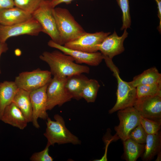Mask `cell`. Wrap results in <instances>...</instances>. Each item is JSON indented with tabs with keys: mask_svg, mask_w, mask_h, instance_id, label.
Segmentation results:
<instances>
[{
	"mask_svg": "<svg viewBox=\"0 0 161 161\" xmlns=\"http://www.w3.org/2000/svg\"><path fill=\"white\" fill-rule=\"evenodd\" d=\"M39 58L48 65L53 76L67 77L76 74H88L90 72L89 67L75 63L72 57L60 50L44 51Z\"/></svg>",
	"mask_w": 161,
	"mask_h": 161,
	"instance_id": "cell-1",
	"label": "cell"
},
{
	"mask_svg": "<svg viewBox=\"0 0 161 161\" xmlns=\"http://www.w3.org/2000/svg\"><path fill=\"white\" fill-rule=\"evenodd\" d=\"M52 12L60 38V45L72 41L85 32L68 10L54 8Z\"/></svg>",
	"mask_w": 161,
	"mask_h": 161,
	"instance_id": "cell-2",
	"label": "cell"
},
{
	"mask_svg": "<svg viewBox=\"0 0 161 161\" xmlns=\"http://www.w3.org/2000/svg\"><path fill=\"white\" fill-rule=\"evenodd\" d=\"M54 118L55 121L49 117L46 122L47 127L44 134L47 140V144L54 145L68 143L74 145L80 144L81 141L71 133L66 127L63 118L58 114H55Z\"/></svg>",
	"mask_w": 161,
	"mask_h": 161,
	"instance_id": "cell-3",
	"label": "cell"
},
{
	"mask_svg": "<svg viewBox=\"0 0 161 161\" xmlns=\"http://www.w3.org/2000/svg\"><path fill=\"white\" fill-rule=\"evenodd\" d=\"M110 70L113 72L117 83V100L114 106L109 111V113L111 114L119 110L134 106L137 97L136 88L133 87L130 82L124 81L120 78L117 68L115 66Z\"/></svg>",
	"mask_w": 161,
	"mask_h": 161,
	"instance_id": "cell-4",
	"label": "cell"
},
{
	"mask_svg": "<svg viewBox=\"0 0 161 161\" xmlns=\"http://www.w3.org/2000/svg\"><path fill=\"white\" fill-rule=\"evenodd\" d=\"M50 1L43 0L32 15L41 25L42 32L48 35L54 42L60 45V36L52 12L53 8Z\"/></svg>",
	"mask_w": 161,
	"mask_h": 161,
	"instance_id": "cell-5",
	"label": "cell"
},
{
	"mask_svg": "<svg viewBox=\"0 0 161 161\" xmlns=\"http://www.w3.org/2000/svg\"><path fill=\"white\" fill-rule=\"evenodd\" d=\"M52 75L50 71L38 68L20 73L14 81L18 88L31 92L48 84Z\"/></svg>",
	"mask_w": 161,
	"mask_h": 161,
	"instance_id": "cell-6",
	"label": "cell"
},
{
	"mask_svg": "<svg viewBox=\"0 0 161 161\" xmlns=\"http://www.w3.org/2000/svg\"><path fill=\"white\" fill-rule=\"evenodd\" d=\"M66 78L54 75L49 83L46 90L47 110L57 106H61L72 98L65 87Z\"/></svg>",
	"mask_w": 161,
	"mask_h": 161,
	"instance_id": "cell-7",
	"label": "cell"
},
{
	"mask_svg": "<svg viewBox=\"0 0 161 161\" xmlns=\"http://www.w3.org/2000/svg\"><path fill=\"white\" fill-rule=\"evenodd\" d=\"M117 115L119 120V125L115 127L117 140L123 141L129 138L131 131L140 124V115L134 106L129 107L118 111Z\"/></svg>",
	"mask_w": 161,
	"mask_h": 161,
	"instance_id": "cell-8",
	"label": "cell"
},
{
	"mask_svg": "<svg viewBox=\"0 0 161 161\" xmlns=\"http://www.w3.org/2000/svg\"><path fill=\"white\" fill-rule=\"evenodd\" d=\"M42 32L41 27L33 17L25 21L10 25L0 24V43L13 37L27 35L37 36Z\"/></svg>",
	"mask_w": 161,
	"mask_h": 161,
	"instance_id": "cell-9",
	"label": "cell"
},
{
	"mask_svg": "<svg viewBox=\"0 0 161 161\" xmlns=\"http://www.w3.org/2000/svg\"><path fill=\"white\" fill-rule=\"evenodd\" d=\"M111 34L103 31L91 33L85 32L64 46L67 48L86 52L98 51V45L104 38Z\"/></svg>",
	"mask_w": 161,
	"mask_h": 161,
	"instance_id": "cell-10",
	"label": "cell"
},
{
	"mask_svg": "<svg viewBox=\"0 0 161 161\" xmlns=\"http://www.w3.org/2000/svg\"><path fill=\"white\" fill-rule=\"evenodd\" d=\"M134 106L141 117L154 120H161V95L137 99Z\"/></svg>",
	"mask_w": 161,
	"mask_h": 161,
	"instance_id": "cell-11",
	"label": "cell"
},
{
	"mask_svg": "<svg viewBox=\"0 0 161 161\" xmlns=\"http://www.w3.org/2000/svg\"><path fill=\"white\" fill-rule=\"evenodd\" d=\"M48 83L30 92L32 106L31 122L33 126L37 129L40 127L38 123V119L40 118L45 120L48 117L47 112V97L46 93Z\"/></svg>",
	"mask_w": 161,
	"mask_h": 161,
	"instance_id": "cell-12",
	"label": "cell"
},
{
	"mask_svg": "<svg viewBox=\"0 0 161 161\" xmlns=\"http://www.w3.org/2000/svg\"><path fill=\"white\" fill-rule=\"evenodd\" d=\"M47 44L49 47L56 49L64 54L70 56L78 64L84 63L91 66H97L103 60V55L98 51L88 53L72 49L56 44L51 40L48 42Z\"/></svg>",
	"mask_w": 161,
	"mask_h": 161,
	"instance_id": "cell-13",
	"label": "cell"
},
{
	"mask_svg": "<svg viewBox=\"0 0 161 161\" xmlns=\"http://www.w3.org/2000/svg\"><path fill=\"white\" fill-rule=\"evenodd\" d=\"M127 30H124L122 35L119 36L115 30L112 34L106 37L98 47V50L105 56L112 59L115 56L120 54L125 50L123 43L128 37Z\"/></svg>",
	"mask_w": 161,
	"mask_h": 161,
	"instance_id": "cell-14",
	"label": "cell"
},
{
	"mask_svg": "<svg viewBox=\"0 0 161 161\" xmlns=\"http://www.w3.org/2000/svg\"><path fill=\"white\" fill-rule=\"evenodd\" d=\"M1 121L21 130L24 129L28 123L21 111L13 102L5 108Z\"/></svg>",
	"mask_w": 161,
	"mask_h": 161,
	"instance_id": "cell-15",
	"label": "cell"
},
{
	"mask_svg": "<svg viewBox=\"0 0 161 161\" xmlns=\"http://www.w3.org/2000/svg\"><path fill=\"white\" fill-rule=\"evenodd\" d=\"M32 18V14L16 7L0 10V24L4 25L19 23Z\"/></svg>",
	"mask_w": 161,
	"mask_h": 161,
	"instance_id": "cell-16",
	"label": "cell"
},
{
	"mask_svg": "<svg viewBox=\"0 0 161 161\" xmlns=\"http://www.w3.org/2000/svg\"><path fill=\"white\" fill-rule=\"evenodd\" d=\"M18 89L14 81L0 83V121L5 108L13 102Z\"/></svg>",
	"mask_w": 161,
	"mask_h": 161,
	"instance_id": "cell-17",
	"label": "cell"
},
{
	"mask_svg": "<svg viewBox=\"0 0 161 161\" xmlns=\"http://www.w3.org/2000/svg\"><path fill=\"white\" fill-rule=\"evenodd\" d=\"M30 92L18 88L13 101L21 111L28 123L31 122L32 116Z\"/></svg>",
	"mask_w": 161,
	"mask_h": 161,
	"instance_id": "cell-18",
	"label": "cell"
},
{
	"mask_svg": "<svg viewBox=\"0 0 161 161\" xmlns=\"http://www.w3.org/2000/svg\"><path fill=\"white\" fill-rule=\"evenodd\" d=\"M161 133L160 131L156 134H147L144 151L141 155L143 160L150 161L161 152Z\"/></svg>",
	"mask_w": 161,
	"mask_h": 161,
	"instance_id": "cell-19",
	"label": "cell"
},
{
	"mask_svg": "<svg viewBox=\"0 0 161 161\" xmlns=\"http://www.w3.org/2000/svg\"><path fill=\"white\" fill-rule=\"evenodd\" d=\"M89 79L82 74L67 77L65 86L72 98L79 100L81 98L80 93Z\"/></svg>",
	"mask_w": 161,
	"mask_h": 161,
	"instance_id": "cell-20",
	"label": "cell"
},
{
	"mask_svg": "<svg viewBox=\"0 0 161 161\" xmlns=\"http://www.w3.org/2000/svg\"><path fill=\"white\" fill-rule=\"evenodd\" d=\"M130 82L135 88L140 86L161 83V74L156 67H152L134 77Z\"/></svg>",
	"mask_w": 161,
	"mask_h": 161,
	"instance_id": "cell-21",
	"label": "cell"
},
{
	"mask_svg": "<svg viewBox=\"0 0 161 161\" xmlns=\"http://www.w3.org/2000/svg\"><path fill=\"white\" fill-rule=\"evenodd\" d=\"M124 153L123 157L127 161H136L143 154L145 144L137 143L129 138L123 141Z\"/></svg>",
	"mask_w": 161,
	"mask_h": 161,
	"instance_id": "cell-22",
	"label": "cell"
},
{
	"mask_svg": "<svg viewBox=\"0 0 161 161\" xmlns=\"http://www.w3.org/2000/svg\"><path fill=\"white\" fill-rule=\"evenodd\" d=\"M100 85L97 80L94 79H89L83 88L80 96L87 103L94 102L97 97Z\"/></svg>",
	"mask_w": 161,
	"mask_h": 161,
	"instance_id": "cell-23",
	"label": "cell"
},
{
	"mask_svg": "<svg viewBox=\"0 0 161 161\" xmlns=\"http://www.w3.org/2000/svg\"><path fill=\"white\" fill-rule=\"evenodd\" d=\"M137 99L140 98L161 95V83L140 86L136 87Z\"/></svg>",
	"mask_w": 161,
	"mask_h": 161,
	"instance_id": "cell-24",
	"label": "cell"
},
{
	"mask_svg": "<svg viewBox=\"0 0 161 161\" xmlns=\"http://www.w3.org/2000/svg\"><path fill=\"white\" fill-rule=\"evenodd\" d=\"M116 1L122 14V24L120 30H127L130 27L131 22L129 0H116Z\"/></svg>",
	"mask_w": 161,
	"mask_h": 161,
	"instance_id": "cell-25",
	"label": "cell"
},
{
	"mask_svg": "<svg viewBox=\"0 0 161 161\" xmlns=\"http://www.w3.org/2000/svg\"><path fill=\"white\" fill-rule=\"evenodd\" d=\"M140 121L141 125L147 134H156L160 131L161 120L150 119L140 116Z\"/></svg>",
	"mask_w": 161,
	"mask_h": 161,
	"instance_id": "cell-26",
	"label": "cell"
},
{
	"mask_svg": "<svg viewBox=\"0 0 161 161\" xmlns=\"http://www.w3.org/2000/svg\"><path fill=\"white\" fill-rule=\"evenodd\" d=\"M44 0H14L15 6L31 14L39 7Z\"/></svg>",
	"mask_w": 161,
	"mask_h": 161,
	"instance_id": "cell-27",
	"label": "cell"
},
{
	"mask_svg": "<svg viewBox=\"0 0 161 161\" xmlns=\"http://www.w3.org/2000/svg\"><path fill=\"white\" fill-rule=\"evenodd\" d=\"M147 134L141 124L133 129L129 135V138L139 143H145Z\"/></svg>",
	"mask_w": 161,
	"mask_h": 161,
	"instance_id": "cell-28",
	"label": "cell"
},
{
	"mask_svg": "<svg viewBox=\"0 0 161 161\" xmlns=\"http://www.w3.org/2000/svg\"><path fill=\"white\" fill-rule=\"evenodd\" d=\"M49 145L47 144L42 151L33 153L30 158L32 161H52L53 158L49 154Z\"/></svg>",
	"mask_w": 161,
	"mask_h": 161,
	"instance_id": "cell-29",
	"label": "cell"
},
{
	"mask_svg": "<svg viewBox=\"0 0 161 161\" xmlns=\"http://www.w3.org/2000/svg\"><path fill=\"white\" fill-rule=\"evenodd\" d=\"M14 0H0V10L15 6Z\"/></svg>",
	"mask_w": 161,
	"mask_h": 161,
	"instance_id": "cell-30",
	"label": "cell"
},
{
	"mask_svg": "<svg viewBox=\"0 0 161 161\" xmlns=\"http://www.w3.org/2000/svg\"><path fill=\"white\" fill-rule=\"evenodd\" d=\"M154 0L157 6V16L159 20V24L157 27V30L160 33L161 32V0Z\"/></svg>",
	"mask_w": 161,
	"mask_h": 161,
	"instance_id": "cell-31",
	"label": "cell"
},
{
	"mask_svg": "<svg viewBox=\"0 0 161 161\" xmlns=\"http://www.w3.org/2000/svg\"><path fill=\"white\" fill-rule=\"evenodd\" d=\"M73 0H53L50 1V4L52 7L54 8L57 5L62 3H64L67 4H70Z\"/></svg>",
	"mask_w": 161,
	"mask_h": 161,
	"instance_id": "cell-32",
	"label": "cell"
},
{
	"mask_svg": "<svg viewBox=\"0 0 161 161\" xmlns=\"http://www.w3.org/2000/svg\"><path fill=\"white\" fill-rule=\"evenodd\" d=\"M9 48L6 42L0 43V57L2 53L6 52ZM1 73V71L0 67V74Z\"/></svg>",
	"mask_w": 161,
	"mask_h": 161,
	"instance_id": "cell-33",
	"label": "cell"
},
{
	"mask_svg": "<svg viewBox=\"0 0 161 161\" xmlns=\"http://www.w3.org/2000/svg\"><path fill=\"white\" fill-rule=\"evenodd\" d=\"M44 0L46 1H51L53 0Z\"/></svg>",
	"mask_w": 161,
	"mask_h": 161,
	"instance_id": "cell-34",
	"label": "cell"
}]
</instances>
